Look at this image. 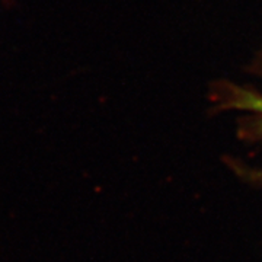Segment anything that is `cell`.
Here are the masks:
<instances>
[{
    "label": "cell",
    "mask_w": 262,
    "mask_h": 262,
    "mask_svg": "<svg viewBox=\"0 0 262 262\" xmlns=\"http://www.w3.org/2000/svg\"><path fill=\"white\" fill-rule=\"evenodd\" d=\"M244 175H246L251 181L262 184V170H244Z\"/></svg>",
    "instance_id": "cell-2"
},
{
    "label": "cell",
    "mask_w": 262,
    "mask_h": 262,
    "mask_svg": "<svg viewBox=\"0 0 262 262\" xmlns=\"http://www.w3.org/2000/svg\"><path fill=\"white\" fill-rule=\"evenodd\" d=\"M223 108H234L252 114L245 127V133L252 137H262V95L249 89L229 86Z\"/></svg>",
    "instance_id": "cell-1"
}]
</instances>
